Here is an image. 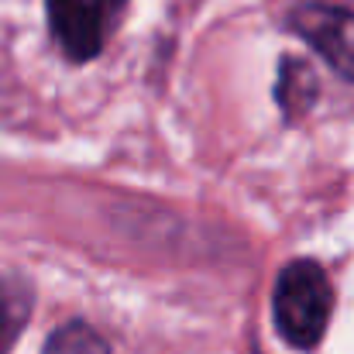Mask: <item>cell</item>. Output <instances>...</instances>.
Listing matches in <instances>:
<instances>
[{
	"label": "cell",
	"instance_id": "obj_2",
	"mask_svg": "<svg viewBox=\"0 0 354 354\" xmlns=\"http://www.w3.org/2000/svg\"><path fill=\"white\" fill-rule=\"evenodd\" d=\"M124 14L127 0H45L52 41L76 66L93 62L111 45Z\"/></svg>",
	"mask_w": 354,
	"mask_h": 354
},
{
	"label": "cell",
	"instance_id": "obj_6",
	"mask_svg": "<svg viewBox=\"0 0 354 354\" xmlns=\"http://www.w3.org/2000/svg\"><path fill=\"white\" fill-rule=\"evenodd\" d=\"M41 354H114V351H111L107 337L93 324H86V320H66V324H59L48 334Z\"/></svg>",
	"mask_w": 354,
	"mask_h": 354
},
{
	"label": "cell",
	"instance_id": "obj_1",
	"mask_svg": "<svg viewBox=\"0 0 354 354\" xmlns=\"http://www.w3.org/2000/svg\"><path fill=\"white\" fill-rule=\"evenodd\" d=\"M334 306L337 292L320 261L292 258L289 265H282L272 289V324L292 351L310 354L324 344L334 320Z\"/></svg>",
	"mask_w": 354,
	"mask_h": 354
},
{
	"label": "cell",
	"instance_id": "obj_5",
	"mask_svg": "<svg viewBox=\"0 0 354 354\" xmlns=\"http://www.w3.org/2000/svg\"><path fill=\"white\" fill-rule=\"evenodd\" d=\"M35 310V292L24 279L0 275V354H10L21 341Z\"/></svg>",
	"mask_w": 354,
	"mask_h": 354
},
{
	"label": "cell",
	"instance_id": "obj_4",
	"mask_svg": "<svg viewBox=\"0 0 354 354\" xmlns=\"http://www.w3.org/2000/svg\"><path fill=\"white\" fill-rule=\"evenodd\" d=\"M320 100V80L317 69L299 55H282L279 80H275V104L286 124H299Z\"/></svg>",
	"mask_w": 354,
	"mask_h": 354
},
{
	"label": "cell",
	"instance_id": "obj_3",
	"mask_svg": "<svg viewBox=\"0 0 354 354\" xmlns=\"http://www.w3.org/2000/svg\"><path fill=\"white\" fill-rule=\"evenodd\" d=\"M289 28L337 76L354 83V10L330 0H303L289 10Z\"/></svg>",
	"mask_w": 354,
	"mask_h": 354
}]
</instances>
